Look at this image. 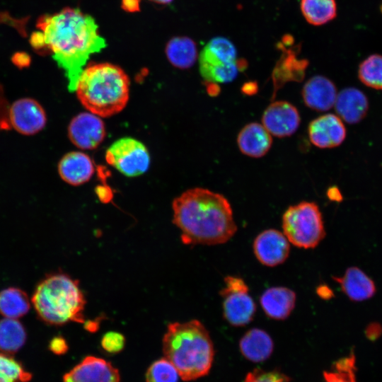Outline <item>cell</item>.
Instances as JSON below:
<instances>
[{"label":"cell","mask_w":382,"mask_h":382,"mask_svg":"<svg viewBox=\"0 0 382 382\" xmlns=\"http://www.w3.org/2000/svg\"><path fill=\"white\" fill-rule=\"evenodd\" d=\"M41 30L31 37L33 46L47 48L64 71L69 91H74L79 75L90 57L105 47L94 19L78 8H65L41 16L37 23Z\"/></svg>","instance_id":"obj_1"},{"label":"cell","mask_w":382,"mask_h":382,"mask_svg":"<svg viewBox=\"0 0 382 382\" xmlns=\"http://www.w3.org/2000/svg\"><path fill=\"white\" fill-rule=\"evenodd\" d=\"M172 209L173 223L180 230L185 244H223L237 231L228 200L208 189L185 191L174 199Z\"/></svg>","instance_id":"obj_2"},{"label":"cell","mask_w":382,"mask_h":382,"mask_svg":"<svg viewBox=\"0 0 382 382\" xmlns=\"http://www.w3.org/2000/svg\"><path fill=\"white\" fill-rule=\"evenodd\" d=\"M163 352L183 381L208 374L214 351L209 332L198 320L169 323L162 340Z\"/></svg>","instance_id":"obj_3"},{"label":"cell","mask_w":382,"mask_h":382,"mask_svg":"<svg viewBox=\"0 0 382 382\" xmlns=\"http://www.w3.org/2000/svg\"><path fill=\"white\" fill-rule=\"evenodd\" d=\"M130 81L119 66L110 63L90 64L79 75L75 88L81 105L100 117L120 112L129 98Z\"/></svg>","instance_id":"obj_4"},{"label":"cell","mask_w":382,"mask_h":382,"mask_svg":"<svg viewBox=\"0 0 382 382\" xmlns=\"http://www.w3.org/2000/svg\"><path fill=\"white\" fill-rule=\"evenodd\" d=\"M31 302L46 323L61 325L69 322H85L84 295L79 282L66 274H52L42 280L35 289Z\"/></svg>","instance_id":"obj_5"},{"label":"cell","mask_w":382,"mask_h":382,"mask_svg":"<svg viewBox=\"0 0 382 382\" xmlns=\"http://www.w3.org/2000/svg\"><path fill=\"white\" fill-rule=\"evenodd\" d=\"M283 233L289 243L304 248H314L325 236L320 209L313 202L291 205L282 216Z\"/></svg>","instance_id":"obj_6"},{"label":"cell","mask_w":382,"mask_h":382,"mask_svg":"<svg viewBox=\"0 0 382 382\" xmlns=\"http://www.w3.org/2000/svg\"><path fill=\"white\" fill-rule=\"evenodd\" d=\"M236 49L227 38L216 37L203 48L199 57V71L211 83H226L233 81L241 69Z\"/></svg>","instance_id":"obj_7"},{"label":"cell","mask_w":382,"mask_h":382,"mask_svg":"<svg viewBox=\"0 0 382 382\" xmlns=\"http://www.w3.org/2000/svg\"><path fill=\"white\" fill-rule=\"evenodd\" d=\"M106 162L127 177H137L149 168L151 157L146 146L132 137L115 141L107 149Z\"/></svg>","instance_id":"obj_8"},{"label":"cell","mask_w":382,"mask_h":382,"mask_svg":"<svg viewBox=\"0 0 382 382\" xmlns=\"http://www.w3.org/2000/svg\"><path fill=\"white\" fill-rule=\"evenodd\" d=\"M224 286L219 294L223 298V316L233 326H243L255 316L256 305L249 294L245 281L235 276L224 278Z\"/></svg>","instance_id":"obj_9"},{"label":"cell","mask_w":382,"mask_h":382,"mask_svg":"<svg viewBox=\"0 0 382 382\" xmlns=\"http://www.w3.org/2000/svg\"><path fill=\"white\" fill-rule=\"evenodd\" d=\"M106 135L105 123L100 117L83 112L76 115L68 126V137L76 147L83 150L96 149Z\"/></svg>","instance_id":"obj_10"},{"label":"cell","mask_w":382,"mask_h":382,"mask_svg":"<svg viewBox=\"0 0 382 382\" xmlns=\"http://www.w3.org/2000/svg\"><path fill=\"white\" fill-rule=\"evenodd\" d=\"M8 119L11 126L16 132L26 136L38 133L47 123L43 107L31 98L15 100L9 108Z\"/></svg>","instance_id":"obj_11"},{"label":"cell","mask_w":382,"mask_h":382,"mask_svg":"<svg viewBox=\"0 0 382 382\" xmlns=\"http://www.w3.org/2000/svg\"><path fill=\"white\" fill-rule=\"evenodd\" d=\"M262 122L271 135L284 138L296 132L301 117L298 110L291 103L277 100L270 103L265 110Z\"/></svg>","instance_id":"obj_12"},{"label":"cell","mask_w":382,"mask_h":382,"mask_svg":"<svg viewBox=\"0 0 382 382\" xmlns=\"http://www.w3.org/2000/svg\"><path fill=\"white\" fill-rule=\"evenodd\" d=\"M253 248L256 258L262 265L275 267L282 264L289 257L290 244L284 233L270 228L256 236Z\"/></svg>","instance_id":"obj_13"},{"label":"cell","mask_w":382,"mask_h":382,"mask_svg":"<svg viewBox=\"0 0 382 382\" xmlns=\"http://www.w3.org/2000/svg\"><path fill=\"white\" fill-rule=\"evenodd\" d=\"M64 382H120L119 371L110 362L87 356L63 376Z\"/></svg>","instance_id":"obj_14"},{"label":"cell","mask_w":382,"mask_h":382,"mask_svg":"<svg viewBox=\"0 0 382 382\" xmlns=\"http://www.w3.org/2000/svg\"><path fill=\"white\" fill-rule=\"evenodd\" d=\"M311 142L320 149L340 146L345 139L346 128L342 119L334 114H325L311 121L308 127Z\"/></svg>","instance_id":"obj_15"},{"label":"cell","mask_w":382,"mask_h":382,"mask_svg":"<svg viewBox=\"0 0 382 382\" xmlns=\"http://www.w3.org/2000/svg\"><path fill=\"white\" fill-rule=\"evenodd\" d=\"M57 170L63 181L73 186H79L89 181L94 174L95 167L88 154L74 151L62 157Z\"/></svg>","instance_id":"obj_16"},{"label":"cell","mask_w":382,"mask_h":382,"mask_svg":"<svg viewBox=\"0 0 382 382\" xmlns=\"http://www.w3.org/2000/svg\"><path fill=\"white\" fill-rule=\"evenodd\" d=\"M302 97L307 107L316 111H327L335 105L337 88L325 76L316 75L309 79L302 88Z\"/></svg>","instance_id":"obj_17"},{"label":"cell","mask_w":382,"mask_h":382,"mask_svg":"<svg viewBox=\"0 0 382 382\" xmlns=\"http://www.w3.org/2000/svg\"><path fill=\"white\" fill-rule=\"evenodd\" d=\"M296 299V293L291 289L273 286L262 293L260 303L267 317L274 320H284L294 310Z\"/></svg>","instance_id":"obj_18"},{"label":"cell","mask_w":382,"mask_h":382,"mask_svg":"<svg viewBox=\"0 0 382 382\" xmlns=\"http://www.w3.org/2000/svg\"><path fill=\"white\" fill-rule=\"evenodd\" d=\"M334 106L337 116L348 124L354 125L367 114L369 100L359 89L349 87L337 93Z\"/></svg>","instance_id":"obj_19"},{"label":"cell","mask_w":382,"mask_h":382,"mask_svg":"<svg viewBox=\"0 0 382 382\" xmlns=\"http://www.w3.org/2000/svg\"><path fill=\"white\" fill-rule=\"evenodd\" d=\"M237 144L242 154L252 158H260L270 149L272 138L262 124L251 122L240 131Z\"/></svg>","instance_id":"obj_20"},{"label":"cell","mask_w":382,"mask_h":382,"mask_svg":"<svg viewBox=\"0 0 382 382\" xmlns=\"http://www.w3.org/2000/svg\"><path fill=\"white\" fill-rule=\"evenodd\" d=\"M342 291L354 301H360L373 296L376 292L374 282L360 269L349 267L342 277H333Z\"/></svg>","instance_id":"obj_21"},{"label":"cell","mask_w":382,"mask_h":382,"mask_svg":"<svg viewBox=\"0 0 382 382\" xmlns=\"http://www.w3.org/2000/svg\"><path fill=\"white\" fill-rule=\"evenodd\" d=\"M240 349L245 357L255 362L267 359L273 350V342L263 330L253 328L241 339Z\"/></svg>","instance_id":"obj_22"},{"label":"cell","mask_w":382,"mask_h":382,"mask_svg":"<svg viewBox=\"0 0 382 382\" xmlns=\"http://www.w3.org/2000/svg\"><path fill=\"white\" fill-rule=\"evenodd\" d=\"M170 63L179 69H189L195 63L198 54L195 42L187 37H175L166 47Z\"/></svg>","instance_id":"obj_23"},{"label":"cell","mask_w":382,"mask_h":382,"mask_svg":"<svg viewBox=\"0 0 382 382\" xmlns=\"http://www.w3.org/2000/svg\"><path fill=\"white\" fill-rule=\"evenodd\" d=\"M26 332L17 319L5 318L0 320V350L8 354L17 352L25 344Z\"/></svg>","instance_id":"obj_24"},{"label":"cell","mask_w":382,"mask_h":382,"mask_svg":"<svg viewBox=\"0 0 382 382\" xmlns=\"http://www.w3.org/2000/svg\"><path fill=\"white\" fill-rule=\"evenodd\" d=\"M300 8L306 21L313 25H324L337 15L335 0H301Z\"/></svg>","instance_id":"obj_25"},{"label":"cell","mask_w":382,"mask_h":382,"mask_svg":"<svg viewBox=\"0 0 382 382\" xmlns=\"http://www.w3.org/2000/svg\"><path fill=\"white\" fill-rule=\"evenodd\" d=\"M30 307L28 295L18 288H8L0 292V313L5 318L17 319L25 315Z\"/></svg>","instance_id":"obj_26"},{"label":"cell","mask_w":382,"mask_h":382,"mask_svg":"<svg viewBox=\"0 0 382 382\" xmlns=\"http://www.w3.org/2000/svg\"><path fill=\"white\" fill-rule=\"evenodd\" d=\"M358 77L365 86L382 90V55L374 54L361 62L358 69Z\"/></svg>","instance_id":"obj_27"},{"label":"cell","mask_w":382,"mask_h":382,"mask_svg":"<svg viewBox=\"0 0 382 382\" xmlns=\"http://www.w3.org/2000/svg\"><path fill=\"white\" fill-rule=\"evenodd\" d=\"M179 374L166 358L154 361L146 373V382H178Z\"/></svg>","instance_id":"obj_28"},{"label":"cell","mask_w":382,"mask_h":382,"mask_svg":"<svg viewBox=\"0 0 382 382\" xmlns=\"http://www.w3.org/2000/svg\"><path fill=\"white\" fill-rule=\"evenodd\" d=\"M0 373L16 382H28L32 378V374L20 362L2 352H0Z\"/></svg>","instance_id":"obj_29"},{"label":"cell","mask_w":382,"mask_h":382,"mask_svg":"<svg viewBox=\"0 0 382 382\" xmlns=\"http://www.w3.org/2000/svg\"><path fill=\"white\" fill-rule=\"evenodd\" d=\"M352 368V357L342 359L332 371L325 374L326 382H354Z\"/></svg>","instance_id":"obj_30"},{"label":"cell","mask_w":382,"mask_h":382,"mask_svg":"<svg viewBox=\"0 0 382 382\" xmlns=\"http://www.w3.org/2000/svg\"><path fill=\"white\" fill-rule=\"evenodd\" d=\"M125 336L118 332L110 331L104 334L101 338L102 348L110 354L120 352L125 345Z\"/></svg>","instance_id":"obj_31"},{"label":"cell","mask_w":382,"mask_h":382,"mask_svg":"<svg viewBox=\"0 0 382 382\" xmlns=\"http://www.w3.org/2000/svg\"><path fill=\"white\" fill-rule=\"evenodd\" d=\"M245 382H288V379L278 373L265 372L256 369L248 374Z\"/></svg>","instance_id":"obj_32"},{"label":"cell","mask_w":382,"mask_h":382,"mask_svg":"<svg viewBox=\"0 0 382 382\" xmlns=\"http://www.w3.org/2000/svg\"><path fill=\"white\" fill-rule=\"evenodd\" d=\"M49 349L55 354L62 355L68 351L69 346L64 338L57 336L50 340Z\"/></svg>","instance_id":"obj_33"},{"label":"cell","mask_w":382,"mask_h":382,"mask_svg":"<svg viewBox=\"0 0 382 382\" xmlns=\"http://www.w3.org/2000/svg\"><path fill=\"white\" fill-rule=\"evenodd\" d=\"M381 331V327L378 323H374L370 324L367 328V334L369 337H375L378 336Z\"/></svg>","instance_id":"obj_34"},{"label":"cell","mask_w":382,"mask_h":382,"mask_svg":"<svg viewBox=\"0 0 382 382\" xmlns=\"http://www.w3.org/2000/svg\"><path fill=\"white\" fill-rule=\"evenodd\" d=\"M122 6L128 11H134L139 8V0H123Z\"/></svg>","instance_id":"obj_35"},{"label":"cell","mask_w":382,"mask_h":382,"mask_svg":"<svg viewBox=\"0 0 382 382\" xmlns=\"http://www.w3.org/2000/svg\"><path fill=\"white\" fill-rule=\"evenodd\" d=\"M83 324L85 329L90 332H95L99 328V322L96 320L85 321Z\"/></svg>","instance_id":"obj_36"},{"label":"cell","mask_w":382,"mask_h":382,"mask_svg":"<svg viewBox=\"0 0 382 382\" xmlns=\"http://www.w3.org/2000/svg\"><path fill=\"white\" fill-rule=\"evenodd\" d=\"M318 294L323 299H330L332 296V291L328 287L321 286L318 289Z\"/></svg>","instance_id":"obj_37"},{"label":"cell","mask_w":382,"mask_h":382,"mask_svg":"<svg viewBox=\"0 0 382 382\" xmlns=\"http://www.w3.org/2000/svg\"><path fill=\"white\" fill-rule=\"evenodd\" d=\"M328 196L330 199L340 201L342 199V196L339 190L336 188H331L328 192Z\"/></svg>","instance_id":"obj_38"},{"label":"cell","mask_w":382,"mask_h":382,"mask_svg":"<svg viewBox=\"0 0 382 382\" xmlns=\"http://www.w3.org/2000/svg\"><path fill=\"white\" fill-rule=\"evenodd\" d=\"M151 1L157 4H169L173 0H151Z\"/></svg>","instance_id":"obj_39"},{"label":"cell","mask_w":382,"mask_h":382,"mask_svg":"<svg viewBox=\"0 0 382 382\" xmlns=\"http://www.w3.org/2000/svg\"><path fill=\"white\" fill-rule=\"evenodd\" d=\"M0 382H16L0 373Z\"/></svg>","instance_id":"obj_40"},{"label":"cell","mask_w":382,"mask_h":382,"mask_svg":"<svg viewBox=\"0 0 382 382\" xmlns=\"http://www.w3.org/2000/svg\"><path fill=\"white\" fill-rule=\"evenodd\" d=\"M381 11H382V6H381Z\"/></svg>","instance_id":"obj_41"}]
</instances>
